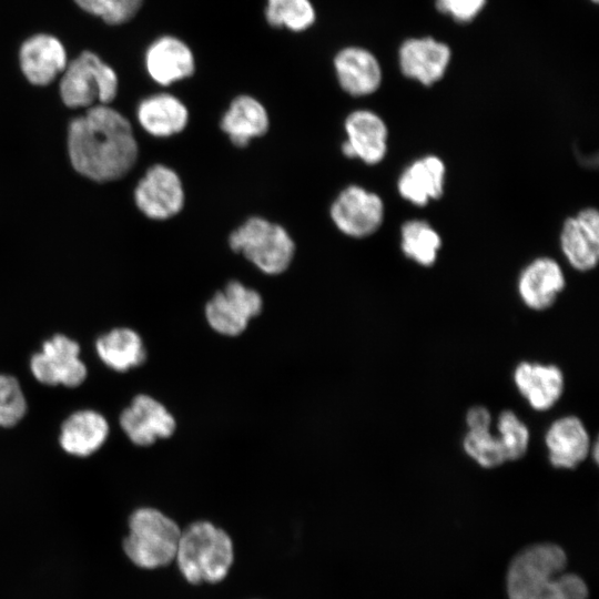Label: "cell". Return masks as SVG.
<instances>
[{"instance_id": "obj_1", "label": "cell", "mask_w": 599, "mask_h": 599, "mask_svg": "<svg viewBox=\"0 0 599 599\" xmlns=\"http://www.w3.org/2000/svg\"><path fill=\"white\" fill-rule=\"evenodd\" d=\"M68 151L74 170L98 182L123 177L139 153L130 122L106 104L92 105L70 122Z\"/></svg>"}, {"instance_id": "obj_2", "label": "cell", "mask_w": 599, "mask_h": 599, "mask_svg": "<svg viewBox=\"0 0 599 599\" xmlns=\"http://www.w3.org/2000/svg\"><path fill=\"white\" fill-rule=\"evenodd\" d=\"M567 557L554 544H538L518 552L507 571L509 599H588V588L566 571Z\"/></svg>"}, {"instance_id": "obj_3", "label": "cell", "mask_w": 599, "mask_h": 599, "mask_svg": "<svg viewBox=\"0 0 599 599\" xmlns=\"http://www.w3.org/2000/svg\"><path fill=\"white\" fill-rule=\"evenodd\" d=\"M175 559L187 582L216 583L232 567L233 542L223 529L212 522L195 521L181 532Z\"/></svg>"}, {"instance_id": "obj_4", "label": "cell", "mask_w": 599, "mask_h": 599, "mask_svg": "<svg viewBox=\"0 0 599 599\" xmlns=\"http://www.w3.org/2000/svg\"><path fill=\"white\" fill-rule=\"evenodd\" d=\"M123 550L138 567L154 569L171 564L181 537L177 524L155 508H139L129 519Z\"/></svg>"}, {"instance_id": "obj_5", "label": "cell", "mask_w": 599, "mask_h": 599, "mask_svg": "<svg viewBox=\"0 0 599 599\" xmlns=\"http://www.w3.org/2000/svg\"><path fill=\"white\" fill-rule=\"evenodd\" d=\"M230 247L241 253L260 271L278 275L286 271L294 257L295 244L280 224L261 216H252L229 237Z\"/></svg>"}, {"instance_id": "obj_6", "label": "cell", "mask_w": 599, "mask_h": 599, "mask_svg": "<svg viewBox=\"0 0 599 599\" xmlns=\"http://www.w3.org/2000/svg\"><path fill=\"white\" fill-rule=\"evenodd\" d=\"M62 73L60 95L69 108H90L97 100L108 104L118 93L116 73L94 52H81Z\"/></svg>"}, {"instance_id": "obj_7", "label": "cell", "mask_w": 599, "mask_h": 599, "mask_svg": "<svg viewBox=\"0 0 599 599\" xmlns=\"http://www.w3.org/2000/svg\"><path fill=\"white\" fill-rule=\"evenodd\" d=\"M263 308L260 293L238 281L229 282L205 305V317L212 329L224 336H237Z\"/></svg>"}, {"instance_id": "obj_8", "label": "cell", "mask_w": 599, "mask_h": 599, "mask_svg": "<svg viewBox=\"0 0 599 599\" xmlns=\"http://www.w3.org/2000/svg\"><path fill=\"white\" fill-rule=\"evenodd\" d=\"M80 346L65 335H54L30 361L34 378L45 385L77 387L87 377V367L80 359Z\"/></svg>"}, {"instance_id": "obj_9", "label": "cell", "mask_w": 599, "mask_h": 599, "mask_svg": "<svg viewBox=\"0 0 599 599\" xmlns=\"http://www.w3.org/2000/svg\"><path fill=\"white\" fill-rule=\"evenodd\" d=\"M329 214L342 233L352 237H365L380 226L384 204L377 194L358 185H349L334 200Z\"/></svg>"}, {"instance_id": "obj_10", "label": "cell", "mask_w": 599, "mask_h": 599, "mask_svg": "<svg viewBox=\"0 0 599 599\" xmlns=\"http://www.w3.org/2000/svg\"><path fill=\"white\" fill-rule=\"evenodd\" d=\"M134 200L145 216L166 220L183 209L185 194L177 173L169 166L155 164L139 181Z\"/></svg>"}, {"instance_id": "obj_11", "label": "cell", "mask_w": 599, "mask_h": 599, "mask_svg": "<svg viewBox=\"0 0 599 599\" xmlns=\"http://www.w3.org/2000/svg\"><path fill=\"white\" fill-rule=\"evenodd\" d=\"M144 65L155 83L169 87L191 78L196 70V60L192 48L183 39L163 34L146 48Z\"/></svg>"}, {"instance_id": "obj_12", "label": "cell", "mask_w": 599, "mask_h": 599, "mask_svg": "<svg viewBox=\"0 0 599 599\" xmlns=\"http://www.w3.org/2000/svg\"><path fill=\"white\" fill-rule=\"evenodd\" d=\"M120 425L129 439L149 446L173 435L176 423L163 404L149 395H138L120 415Z\"/></svg>"}, {"instance_id": "obj_13", "label": "cell", "mask_w": 599, "mask_h": 599, "mask_svg": "<svg viewBox=\"0 0 599 599\" xmlns=\"http://www.w3.org/2000/svg\"><path fill=\"white\" fill-rule=\"evenodd\" d=\"M450 59V48L432 37L407 39L398 50L402 73L426 87L441 80Z\"/></svg>"}, {"instance_id": "obj_14", "label": "cell", "mask_w": 599, "mask_h": 599, "mask_svg": "<svg viewBox=\"0 0 599 599\" xmlns=\"http://www.w3.org/2000/svg\"><path fill=\"white\" fill-rule=\"evenodd\" d=\"M336 80L343 91L352 97H366L376 92L383 80L382 67L368 49L347 45L333 59Z\"/></svg>"}, {"instance_id": "obj_15", "label": "cell", "mask_w": 599, "mask_h": 599, "mask_svg": "<svg viewBox=\"0 0 599 599\" xmlns=\"http://www.w3.org/2000/svg\"><path fill=\"white\" fill-rule=\"evenodd\" d=\"M347 139L342 151L348 159H359L367 164L380 162L387 151V128L382 118L369 110L349 113L344 123Z\"/></svg>"}, {"instance_id": "obj_16", "label": "cell", "mask_w": 599, "mask_h": 599, "mask_svg": "<svg viewBox=\"0 0 599 599\" xmlns=\"http://www.w3.org/2000/svg\"><path fill=\"white\" fill-rule=\"evenodd\" d=\"M19 63L26 79L34 85H47L68 64L62 42L45 33L28 38L20 47Z\"/></svg>"}, {"instance_id": "obj_17", "label": "cell", "mask_w": 599, "mask_h": 599, "mask_svg": "<svg viewBox=\"0 0 599 599\" xmlns=\"http://www.w3.org/2000/svg\"><path fill=\"white\" fill-rule=\"evenodd\" d=\"M560 243L569 263L579 271H588L599 258V213L585 209L566 220Z\"/></svg>"}, {"instance_id": "obj_18", "label": "cell", "mask_w": 599, "mask_h": 599, "mask_svg": "<svg viewBox=\"0 0 599 599\" xmlns=\"http://www.w3.org/2000/svg\"><path fill=\"white\" fill-rule=\"evenodd\" d=\"M268 126L270 116L266 108L250 94L233 98L220 121L221 130L238 148H244L251 140L264 135Z\"/></svg>"}, {"instance_id": "obj_19", "label": "cell", "mask_w": 599, "mask_h": 599, "mask_svg": "<svg viewBox=\"0 0 599 599\" xmlns=\"http://www.w3.org/2000/svg\"><path fill=\"white\" fill-rule=\"evenodd\" d=\"M136 116L140 125L149 134L169 138L186 128L190 113L187 106L176 95L160 92L144 98L139 103Z\"/></svg>"}, {"instance_id": "obj_20", "label": "cell", "mask_w": 599, "mask_h": 599, "mask_svg": "<svg viewBox=\"0 0 599 599\" xmlns=\"http://www.w3.org/2000/svg\"><path fill=\"white\" fill-rule=\"evenodd\" d=\"M565 286L559 264L549 257L532 261L521 272L518 291L524 303L532 309L548 308Z\"/></svg>"}, {"instance_id": "obj_21", "label": "cell", "mask_w": 599, "mask_h": 599, "mask_svg": "<svg viewBox=\"0 0 599 599\" xmlns=\"http://www.w3.org/2000/svg\"><path fill=\"white\" fill-rule=\"evenodd\" d=\"M108 435L106 419L94 410L82 409L62 423L59 441L65 453L87 457L103 445Z\"/></svg>"}, {"instance_id": "obj_22", "label": "cell", "mask_w": 599, "mask_h": 599, "mask_svg": "<svg viewBox=\"0 0 599 599\" xmlns=\"http://www.w3.org/2000/svg\"><path fill=\"white\" fill-rule=\"evenodd\" d=\"M514 377L519 392L537 410L549 409L564 390L562 373L554 365L521 363Z\"/></svg>"}, {"instance_id": "obj_23", "label": "cell", "mask_w": 599, "mask_h": 599, "mask_svg": "<svg viewBox=\"0 0 599 599\" xmlns=\"http://www.w3.org/2000/svg\"><path fill=\"white\" fill-rule=\"evenodd\" d=\"M546 444L550 463L556 467L573 468L589 451L588 433L573 416L556 420L547 432Z\"/></svg>"}, {"instance_id": "obj_24", "label": "cell", "mask_w": 599, "mask_h": 599, "mask_svg": "<svg viewBox=\"0 0 599 599\" xmlns=\"http://www.w3.org/2000/svg\"><path fill=\"white\" fill-rule=\"evenodd\" d=\"M444 176L445 165L439 158H422L402 173L397 183L398 192L405 200L425 205L428 200L441 196Z\"/></svg>"}, {"instance_id": "obj_25", "label": "cell", "mask_w": 599, "mask_h": 599, "mask_svg": "<svg viewBox=\"0 0 599 599\" xmlns=\"http://www.w3.org/2000/svg\"><path fill=\"white\" fill-rule=\"evenodd\" d=\"M100 359L116 372L136 367L146 359V351L140 335L131 328H114L97 339Z\"/></svg>"}, {"instance_id": "obj_26", "label": "cell", "mask_w": 599, "mask_h": 599, "mask_svg": "<svg viewBox=\"0 0 599 599\" xmlns=\"http://www.w3.org/2000/svg\"><path fill=\"white\" fill-rule=\"evenodd\" d=\"M264 18L275 29L304 32L316 22V9L312 0H266Z\"/></svg>"}, {"instance_id": "obj_27", "label": "cell", "mask_w": 599, "mask_h": 599, "mask_svg": "<svg viewBox=\"0 0 599 599\" xmlns=\"http://www.w3.org/2000/svg\"><path fill=\"white\" fill-rule=\"evenodd\" d=\"M440 245V236L425 221H408L402 227V250L407 257L420 265L430 266Z\"/></svg>"}, {"instance_id": "obj_28", "label": "cell", "mask_w": 599, "mask_h": 599, "mask_svg": "<svg viewBox=\"0 0 599 599\" xmlns=\"http://www.w3.org/2000/svg\"><path fill=\"white\" fill-rule=\"evenodd\" d=\"M464 448L484 467H495L506 460L500 439L489 433V427L469 429L464 439Z\"/></svg>"}, {"instance_id": "obj_29", "label": "cell", "mask_w": 599, "mask_h": 599, "mask_svg": "<svg viewBox=\"0 0 599 599\" xmlns=\"http://www.w3.org/2000/svg\"><path fill=\"white\" fill-rule=\"evenodd\" d=\"M85 12L100 17L105 23L116 26L133 19L143 0H73Z\"/></svg>"}, {"instance_id": "obj_30", "label": "cell", "mask_w": 599, "mask_h": 599, "mask_svg": "<svg viewBox=\"0 0 599 599\" xmlns=\"http://www.w3.org/2000/svg\"><path fill=\"white\" fill-rule=\"evenodd\" d=\"M499 439L506 459L520 458L527 450L529 433L526 425L510 410H505L498 418Z\"/></svg>"}, {"instance_id": "obj_31", "label": "cell", "mask_w": 599, "mask_h": 599, "mask_svg": "<svg viewBox=\"0 0 599 599\" xmlns=\"http://www.w3.org/2000/svg\"><path fill=\"white\" fill-rule=\"evenodd\" d=\"M27 412V402L19 382L0 374V427H12Z\"/></svg>"}, {"instance_id": "obj_32", "label": "cell", "mask_w": 599, "mask_h": 599, "mask_svg": "<svg viewBox=\"0 0 599 599\" xmlns=\"http://www.w3.org/2000/svg\"><path fill=\"white\" fill-rule=\"evenodd\" d=\"M485 4L486 0H436V8L458 22L474 20Z\"/></svg>"}, {"instance_id": "obj_33", "label": "cell", "mask_w": 599, "mask_h": 599, "mask_svg": "<svg viewBox=\"0 0 599 599\" xmlns=\"http://www.w3.org/2000/svg\"><path fill=\"white\" fill-rule=\"evenodd\" d=\"M469 429L487 428L490 425V414L485 407H473L466 417Z\"/></svg>"}, {"instance_id": "obj_34", "label": "cell", "mask_w": 599, "mask_h": 599, "mask_svg": "<svg viewBox=\"0 0 599 599\" xmlns=\"http://www.w3.org/2000/svg\"><path fill=\"white\" fill-rule=\"evenodd\" d=\"M590 1H592V2H595V3L598 2V0H590Z\"/></svg>"}]
</instances>
